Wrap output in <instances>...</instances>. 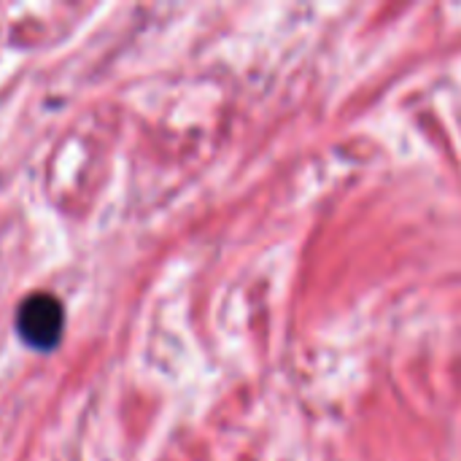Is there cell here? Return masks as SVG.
<instances>
[{"label": "cell", "instance_id": "obj_1", "mask_svg": "<svg viewBox=\"0 0 461 461\" xmlns=\"http://www.w3.org/2000/svg\"><path fill=\"white\" fill-rule=\"evenodd\" d=\"M65 324V311L54 294H32L22 303L16 313L19 335L27 346L49 351L59 343Z\"/></svg>", "mask_w": 461, "mask_h": 461}]
</instances>
